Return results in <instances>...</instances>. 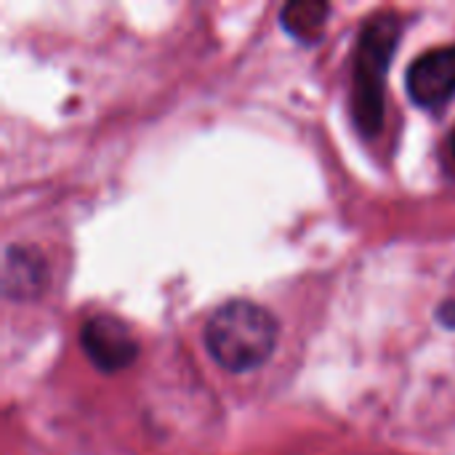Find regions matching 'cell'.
Instances as JSON below:
<instances>
[{"label": "cell", "mask_w": 455, "mask_h": 455, "mask_svg": "<svg viewBox=\"0 0 455 455\" xmlns=\"http://www.w3.org/2000/svg\"><path fill=\"white\" fill-rule=\"evenodd\" d=\"M280 325L275 315L253 301L232 299L221 304L205 325L208 355L229 373L261 368L277 349Z\"/></svg>", "instance_id": "obj_1"}, {"label": "cell", "mask_w": 455, "mask_h": 455, "mask_svg": "<svg viewBox=\"0 0 455 455\" xmlns=\"http://www.w3.org/2000/svg\"><path fill=\"white\" fill-rule=\"evenodd\" d=\"M400 35L403 21L392 11L371 16L360 29L352 72V120L365 139H373L384 125L387 72L395 59Z\"/></svg>", "instance_id": "obj_2"}, {"label": "cell", "mask_w": 455, "mask_h": 455, "mask_svg": "<svg viewBox=\"0 0 455 455\" xmlns=\"http://www.w3.org/2000/svg\"><path fill=\"white\" fill-rule=\"evenodd\" d=\"M85 357L104 373H120L139 357V341L131 328L109 315H96L80 328Z\"/></svg>", "instance_id": "obj_3"}, {"label": "cell", "mask_w": 455, "mask_h": 455, "mask_svg": "<svg viewBox=\"0 0 455 455\" xmlns=\"http://www.w3.org/2000/svg\"><path fill=\"white\" fill-rule=\"evenodd\" d=\"M405 83L413 104L421 109L445 107L455 96V43L437 45L413 59Z\"/></svg>", "instance_id": "obj_4"}, {"label": "cell", "mask_w": 455, "mask_h": 455, "mask_svg": "<svg viewBox=\"0 0 455 455\" xmlns=\"http://www.w3.org/2000/svg\"><path fill=\"white\" fill-rule=\"evenodd\" d=\"M48 285V264L45 259L24 245L5 248V267H3V293L13 301L35 299Z\"/></svg>", "instance_id": "obj_5"}, {"label": "cell", "mask_w": 455, "mask_h": 455, "mask_svg": "<svg viewBox=\"0 0 455 455\" xmlns=\"http://www.w3.org/2000/svg\"><path fill=\"white\" fill-rule=\"evenodd\" d=\"M328 16H331V3L325 0H291L280 8L283 29L304 45H315L323 40Z\"/></svg>", "instance_id": "obj_6"}, {"label": "cell", "mask_w": 455, "mask_h": 455, "mask_svg": "<svg viewBox=\"0 0 455 455\" xmlns=\"http://www.w3.org/2000/svg\"><path fill=\"white\" fill-rule=\"evenodd\" d=\"M437 320H440V325H445V328L455 331V299H448L445 304H440V309H437Z\"/></svg>", "instance_id": "obj_7"}, {"label": "cell", "mask_w": 455, "mask_h": 455, "mask_svg": "<svg viewBox=\"0 0 455 455\" xmlns=\"http://www.w3.org/2000/svg\"><path fill=\"white\" fill-rule=\"evenodd\" d=\"M451 152H453V157H455V131L451 133Z\"/></svg>", "instance_id": "obj_8"}]
</instances>
